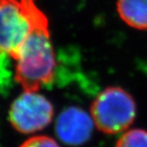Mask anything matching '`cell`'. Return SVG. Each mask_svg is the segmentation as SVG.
Wrapping results in <instances>:
<instances>
[{
    "mask_svg": "<svg viewBox=\"0 0 147 147\" xmlns=\"http://www.w3.org/2000/svg\"><path fill=\"white\" fill-rule=\"evenodd\" d=\"M12 59L15 61L14 80L24 91L50 87L55 80L57 59L49 23L34 28Z\"/></svg>",
    "mask_w": 147,
    "mask_h": 147,
    "instance_id": "6da1fadb",
    "label": "cell"
},
{
    "mask_svg": "<svg viewBox=\"0 0 147 147\" xmlns=\"http://www.w3.org/2000/svg\"><path fill=\"white\" fill-rule=\"evenodd\" d=\"M47 23L36 0H0V51L13 57L34 28Z\"/></svg>",
    "mask_w": 147,
    "mask_h": 147,
    "instance_id": "7a4b0ae2",
    "label": "cell"
},
{
    "mask_svg": "<svg viewBox=\"0 0 147 147\" xmlns=\"http://www.w3.org/2000/svg\"><path fill=\"white\" fill-rule=\"evenodd\" d=\"M136 115L133 97L121 87L112 86L103 90L90 106V116L97 129L108 135L127 129Z\"/></svg>",
    "mask_w": 147,
    "mask_h": 147,
    "instance_id": "3957f363",
    "label": "cell"
},
{
    "mask_svg": "<svg viewBox=\"0 0 147 147\" xmlns=\"http://www.w3.org/2000/svg\"><path fill=\"white\" fill-rule=\"evenodd\" d=\"M54 115L52 104L37 92H24L15 98L8 113V119L14 129L31 134L45 129Z\"/></svg>",
    "mask_w": 147,
    "mask_h": 147,
    "instance_id": "277c9868",
    "label": "cell"
},
{
    "mask_svg": "<svg viewBox=\"0 0 147 147\" xmlns=\"http://www.w3.org/2000/svg\"><path fill=\"white\" fill-rule=\"evenodd\" d=\"M93 120L80 107H69L63 110L56 120L55 133L59 139L67 145L79 146L90 138Z\"/></svg>",
    "mask_w": 147,
    "mask_h": 147,
    "instance_id": "5b68a950",
    "label": "cell"
},
{
    "mask_svg": "<svg viewBox=\"0 0 147 147\" xmlns=\"http://www.w3.org/2000/svg\"><path fill=\"white\" fill-rule=\"evenodd\" d=\"M117 11L129 27L147 30V0H117Z\"/></svg>",
    "mask_w": 147,
    "mask_h": 147,
    "instance_id": "8992f818",
    "label": "cell"
},
{
    "mask_svg": "<svg viewBox=\"0 0 147 147\" xmlns=\"http://www.w3.org/2000/svg\"><path fill=\"white\" fill-rule=\"evenodd\" d=\"M115 147H147V130L134 129L125 132Z\"/></svg>",
    "mask_w": 147,
    "mask_h": 147,
    "instance_id": "52a82bcc",
    "label": "cell"
},
{
    "mask_svg": "<svg viewBox=\"0 0 147 147\" xmlns=\"http://www.w3.org/2000/svg\"><path fill=\"white\" fill-rule=\"evenodd\" d=\"M11 59L12 57L6 52L0 51V93L2 94H6L10 90L13 86L12 81L14 80L11 69Z\"/></svg>",
    "mask_w": 147,
    "mask_h": 147,
    "instance_id": "ba28073f",
    "label": "cell"
},
{
    "mask_svg": "<svg viewBox=\"0 0 147 147\" xmlns=\"http://www.w3.org/2000/svg\"><path fill=\"white\" fill-rule=\"evenodd\" d=\"M20 147H60L59 144L48 136H36L24 141Z\"/></svg>",
    "mask_w": 147,
    "mask_h": 147,
    "instance_id": "9c48e42d",
    "label": "cell"
}]
</instances>
